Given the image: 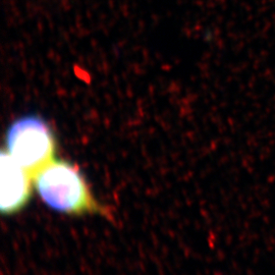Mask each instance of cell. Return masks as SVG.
Listing matches in <instances>:
<instances>
[{"label":"cell","instance_id":"obj_2","mask_svg":"<svg viewBox=\"0 0 275 275\" xmlns=\"http://www.w3.org/2000/svg\"><path fill=\"white\" fill-rule=\"evenodd\" d=\"M4 150L34 176L55 159L57 141L52 128L44 118L27 115L8 127Z\"/></svg>","mask_w":275,"mask_h":275},{"label":"cell","instance_id":"obj_3","mask_svg":"<svg viewBox=\"0 0 275 275\" xmlns=\"http://www.w3.org/2000/svg\"><path fill=\"white\" fill-rule=\"evenodd\" d=\"M0 210L4 216L15 215L26 208L33 195V176L4 149L0 156Z\"/></svg>","mask_w":275,"mask_h":275},{"label":"cell","instance_id":"obj_1","mask_svg":"<svg viewBox=\"0 0 275 275\" xmlns=\"http://www.w3.org/2000/svg\"><path fill=\"white\" fill-rule=\"evenodd\" d=\"M33 183L42 202L59 214L107 215L81 169L68 160L55 158L34 174Z\"/></svg>","mask_w":275,"mask_h":275}]
</instances>
